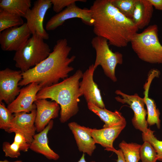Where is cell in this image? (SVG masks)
Wrapping results in <instances>:
<instances>
[{"label":"cell","instance_id":"6da1fadb","mask_svg":"<svg viewBox=\"0 0 162 162\" xmlns=\"http://www.w3.org/2000/svg\"><path fill=\"white\" fill-rule=\"evenodd\" d=\"M89 9L94 21V33L106 39L110 45L126 47L139 29L132 20L120 12L111 0H95Z\"/></svg>","mask_w":162,"mask_h":162},{"label":"cell","instance_id":"7a4b0ae2","mask_svg":"<svg viewBox=\"0 0 162 162\" xmlns=\"http://www.w3.org/2000/svg\"><path fill=\"white\" fill-rule=\"evenodd\" d=\"M72 49L65 38L58 40L52 52L45 60L28 70L22 72V78L19 83L20 86H26L35 82L41 88L59 82L60 79L67 78L68 74L74 70L70 66L76 56L68 57Z\"/></svg>","mask_w":162,"mask_h":162},{"label":"cell","instance_id":"3957f363","mask_svg":"<svg viewBox=\"0 0 162 162\" xmlns=\"http://www.w3.org/2000/svg\"><path fill=\"white\" fill-rule=\"evenodd\" d=\"M83 75L82 71L79 69L62 82L42 88L37 94L36 99H50L60 105L59 120L62 123L67 122L79 111V98L82 96L80 91V80Z\"/></svg>","mask_w":162,"mask_h":162},{"label":"cell","instance_id":"277c9868","mask_svg":"<svg viewBox=\"0 0 162 162\" xmlns=\"http://www.w3.org/2000/svg\"><path fill=\"white\" fill-rule=\"evenodd\" d=\"M158 26H149L142 32L136 33L130 43L132 48L142 60L152 64H162V45Z\"/></svg>","mask_w":162,"mask_h":162},{"label":"cell","instance_id":"5b68a950","mask_svg":"<svg viewBox=\"0 0 162 162\" xmlns=\"http://www.w3.org/2000/svg\"><path fill=\"white\" fill-rule=\"evenodd\" d=\"M44 40L36 34H32L24 45L16 52L13 58L15 67L22 72H25L46 59L51 50Z\"/></svg>","mask_w":162,"mask_h":162},{"label":"cell","instance_id":"8992f818","mask_svg":"<svg viewBox=\"0 0 162 162\" xmlns=\"http://www.w3.org/2000/svg\"><path fill=\"white\" fill-rule=\"evenodd\" d=\"M91 43L96 53L94 69L101 66L106 75L112 81L116 82L115 69L117 64L123 63L122 54L118 52H112L110 48L107 40L104 38L96 36L92 39Z\"/></svg>","mask_w":162,"mask_h":162},{"label":"cell","instance_id":"52a82bcc","mask_svg":"<svg viewBox=\"0 0 162 162\" xmlns=\"http://www.w3.org/2000/svg\"><path fill=\"white\" fill-rule=\"evenodd\" d=\"M115 93L121 96L115 97L117 101L123 104H128L133 110L134 116L131 121L134 127L142 133H146L148 129V124L146 118L147 112L144 107L145 104L143 98L136 93L133 95H129L119 90H116Z\"/></svg>","mask_w":162,"mask_h":162},{"label":"cell","instance_id":"ba28073f","mask_svg":"<svg viewBox=\"0 0 162 162\" xmlns=\"http://www.w3.org/2000/svg\"><path fill=\"white\" fill-rule=\"evenodd\" d=\"M52 5L51 0H38L28 10L24 18L32 34H36L44 40L49 38V34L43 26V21L47 11Z\"/></svg>","mask_w":162,"mask_h":162},{"label":"cell","instance_id":"9c48e42d","mask_svg":"<svg viewBox=\"0 0 162 162\" xmlns=\"http://www.w3.org/2000/svg\"><path fill=\"white\" fill-rule=\"evenodd\" d=\"M75 18L81 19L85 24L91 26H93L94 22L89 9L81 8L74 3L51 17L46 22V29L54 30L62 26L66 21Z\"/></svg>","mask_w":162,"mask_h":162},{"label":"cell","instance_id":"30bf717a","mask_svg":"<svg viewBox=\"0 0 162 162\" xmlns=\"http://www.w3.org/2000/svg\"><path fill=\"white\" fill-rule=\"evenodd\" d=\"M22 72L8 68L0 71V102L8 105L19 94V83L22 78Z\"/></svg>","mask_w":162,"mask_h":162},{"label":"cell","instance_id":"8fae6325","mask_svg":"<svg viewBox=\"0 0 162 162\" xmlns=\"http://www.w3.org/2000/svg\"><path fill=\"white\" fill-rule=\"evenodd\" d=\"M32 34L27 24L11 27L0 33V44L4 51H16L20 49Z\"/></svg>","mask_w":162,"mask_h":162},{"label":"cell","instance_id":"7c38bea8","mask_svg":"<svg viewBox=\"0 0 162 162\" xmlns=\"http://www.w3.org/2000/svg\"><path fill=\"white\" fill-rule=\"evenodd\" d=\"M41 89L38 83L33 82L20 89L15 99L8 105L7 108L12 113L21 112L29 113L36 109L34 102L38 92Z\"/></svg>","mask_w":162,"mask_h":162},{"label":"cell","instance_id":"4fadbf2b","mask_svg":"<svg viewBox=\"0 0 162 162\" xmlns=\"http://www.w3.org/2000/svg\"><path fill=\"white\" fill-rule=\"evenodd\" d=\"M36 115V109L29 113L21 112L14 113L7 132L20 133L30 144L36 131L35 125Z\"/></svg>","mask_w":162,"mask_h":162},{"label":"cell","instance_id":"5bb4252c","mask_svg":"<svg viewBox=\"0 0 162 162\" xmlns=\"http://www.w3.org/2000/svg\"><path fill=\"white\" fill-rule=\"evenodd\" d=\"M95 70L94 64H92L83 73L82 80L80 83V91L87 103H91L99 108H104L105 105L100 90L93 80Z\"/></svg>","mask_w":162,"mask_h":162},{"label":"cell","instance_id":"9a60e30c","mask_svg":"<svg viewBox=\"0 0 162 162\" xmlns=\"http://www.w3.org/2000/svg\"><path fill=\"white\" fill-rule=\"evenodd\" d=\"M34 103L36 107L35 125L36 131L39 133L51 120L58 116L60 107L55 101H48L46 99H37Z\"/></svg>","mask_w":162,"mask_h":162},{"label":"cell","instance_id":"2e32d148","mask_svg":"<svg viewBox=\"0 0 162 162\" xmlns=\"http://www.w3.org/2000/svg\"><path fill=\"white\" fill-rule=\"evenodd\" d=\"M68 125L74 136L79 151L91 156L96 148V143L90 134L89 128L75 122H70Z\"/></svg>","mask_w":162,"mask_h":162},{"label":"cell","instance_id":"e0dca14e","mask_svg":"<svg viewBox=\"0 0 162 162\" xmlns=\"http://www.w3.org/2000/svg\"><path fill=\"white\" fill-rule=\"evenodd\" d=\"M126 121L110 127L98 129L89 128L90 135L95 143L105 148V150L114 148L113 142L125 128Z\"/></svg>","mask_w":162,"mask_h":162},{"label":"cell","instance_id":"ac0fdd59","mask_svg":"<svg viewBox=\"0 0 162 162\" xmlns=\"http://www.w3.org/2000/svg\"><path fill=\"white\" fill-rule=\"evenodd\" d=\"M53 125V121L52 120L42 131L34 136L30 149L43 155L49 160H56L59 158V156L50 147L47 137L48 133L52 128Z\"/></svg>","mask_w":162,"mask_h":162},{"label":"cell","instance_id":"d6986e66","mask_svg":"<svg viewBox=\"0 0 162 162\" xmlns=\"http://www.w3.org/2000/svg\"><path fill=\"white\" fill-rule=\"evenodd\" d=\"M153 7L148 0H137L132 20L138 29H143L149 23Z\"/></svg>","mask_w":162,"mask_h":162},{"label":"cell","instance_id":"ffe728a7","mask_svg":"<svg viewBox=\"0 0 162 162\" xmlns=\"http://www.w3.org/2000/svg\"><path fill=\"white\" fill-rule=\"evenodd\" d=\"M88 109L98 116L104 123L103 128L110 127L126 122L122 113L117 110L114 112L105 108H99L91 103H87Z\"/></svg>","mask_w":162,"mask_h":162},{"label":"cell","instance_id":"44dd1931","mask_svg":"<svg viewBox=\"0 0 162 162\" xmlns=\"http://www.w3.org/2000/svg\"><path fill=\"white\" fill-rule=\"evenodd\" d=\"M152 80V78H148L144 85V97L143 98L147 109L148 116L146 120L149 126L156 124L157 128L159 129L160 128L159 110L157 108L154 100L148 97L149 89Z\"/></svg>","mask_w":162,"mask_h":162},{"label":"cell","instance_id":"7402d4cb","mask_svg":"<svg viewBox=\"0 0 162 162\" xmlns=\"http://www.w3.org/2000/svg\"><path fill=\"white\" fill-rule=\"evenodd\" d=\"M31 6V0H0V9L24 17Z\"/></svg>","mask_w":162,"mask_h":162},{"label":"cell","instance_id":"603a6c76","mask_svg":"<svg viewBox=\"0 0 162 162\" xmlns=\"http://www.w3.org/2000/svg\"><path fill=\"white\" fill-rule=\"evenodd\" d=\"M141 145L136 143H127L123 140L119 144L126 162H138L140 159Z\"/></svg>","mask_w":162,"mask_h":162},{"label":"cell","instance_id":"cb8c5ba5","mask_svg":"<svg viewBox=\"0 0 162 162\" xmlns=\"http://www.w3.org/2000/svg\"><path fill=\"white\" fill-rule=\"evenodd\" d=\"M20 16L0 9V32L7 28L23 25Z\"/></svg>","mask_w":162,"mask_h":162},{"label":"cell","instance_id":"d4e9b609","mask_svg":"<svg viewBox=\"0 0 162 162\" xmlns=\"http://www.w3.org/2000/svg\"><path fill=\"white\" fill-rule=\"evenodd\" d=\"M112 3L126 17L132 20L137 0H111Z\"/></svg>","mask_w":162,"mask_h":162},{"label":"cell","instance_id":"484cf974","mask_svg":"<svg viewBox=\"0 0 162 162\" xmlns=\"http://www.w3.org/2000/svg\"><path fill=\"white\" fill-rule=\"evenodd\" d=\"M140 159L142 162H156L158 160L157 153L148 142L144 141L140 151Z\"/></svg>","mask_w":162,"mask_h":162},{"label":"cell","instance_id":"4316f807","mask_svg":"<svg viewBox=\"0 0 162 162\" xmlns=\"http://www.w3.org/2000/svg\"><path fill=\"white\" fill-rule=\"evenodd\" d=\"M154 131L148 128L147 132L142 133L143 141L149 142L155 149L157 154L158 160L162 161V141L159 140L155 136Z\"/></svg>","mask_w":162,"mask_h":162},{"label":"cell","instance_id":"83f0119b","mask_svg":"<svg viewBox=\"0 0 162 162\" xmlns=\"http://www.w3.org/2000/svg\"><path fill=\"white\" fill-rule=\"evenodd\" d=\"M14 115L6 107L4 104L0 102V128L6 132L8 129Z\"/></svg>","mask_w":162,"mask_h":162},{"label":"cell","instance_id":"f1b7e54d","mask_svg":"<svg viewBox=\"0 0 162 162\" xmlns=\"http://www.w3.org/2000/svg\"><path fill=\"white\" fill-rule=\"evenodd\" d=\"M2 148L5 157L17 158L21 155L19 146L14 142L11 144L8 142H4Z\"/></svg>","mask_w":162,"mask_h":162},{"label":"cell","instance_id":"f546056e","mask_svg":"<svg viewBox=\"0 0 162 162\" xmlns=\"http://www.w3.org/2000/svg\"><path fill=\"white\" fill-rule=\"evenodd\" d=\"M52 4L54 11L58 13L62 10L64 8L68 7L71 4L76 2H86L85 0H51Z\"/></svg>","mask_w":162,"mask_h":162},{"label":"cell","instance_id":"4dcf8cb0","mask_svg":"<svg viewBox=\"0 0 162 162\" xmlns=\"http://www.w3.org/2000/svg\"><path fill=\"white\" fill-rule=\"evenodd\" d=\"M14 133L15 136L14 142L18 146L21 151L27 152L30 148V144L21 133L17 131L15 132Z\"/></svg>","mask_w":162,"mask_h":162},{"label":"cell","instance_id":"1f68e13d","mask_svg":"<svg viewBox=\"0 0 162 162\" xmlns=\"http://www.w3.org/2000/svg\"><path fill=\"white\" fill-rule=\"evenodd\" d=\"M107 151H112L115 153L117 155L118 159L117 162H126L122 153L120 149L117 150L114 148L106 150Z\"/></svg>","mask_w":162,"mask_h":162},{"label":"cell","instance_id":"d6a6232c","mask_svg":"<svg viewBox=\"0 0 162 162\" xmlns=\"http://www.w3.org/2000/svg\"><path fill=\"white\" fill-rule=\"evenodd\" d=\"M148 1L156 9L162 10V0H148Z\"/></svg>","mask_w":162,"mask_h":162},{"label":"cell","instance_id":"836d02e7","mask_svg":"<svg viewBox=\"0 0 162 162\" xmlns=\"http://www.w3.org/2000/svg\"><path fill=\"white\" fill-rule=\"evenodd\" d=\"M77 162H87L85 158V154L83 153L80 159V160ZM90 162H95V161H92Z\"/></svg>","mask_w":162,"mask_h":162},{"label":"cell","instance_id":"e575fe53","mask_svg":"<svg viewBox=\"0 0 162 162\" xmlns=\"http://www.w3.org/2000/svg\"><path fill=\"white\" fill-rule=\"evenodd\" d=\"M0 162H24L21 160H17L14 161H10L7 160H1Z\"/></svg>","mask_w":162,"mask_h":162}]
</instances>
